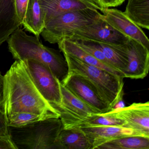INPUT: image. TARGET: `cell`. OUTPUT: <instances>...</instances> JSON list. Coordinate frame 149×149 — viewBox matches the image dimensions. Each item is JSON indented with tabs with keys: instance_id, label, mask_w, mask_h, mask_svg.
<instances>
[{
	"instance_id": "cell-2",
	"label": "cell",
	"mask_w": 149,
	"mask_h": 149,
	"mask_svg": "<svg viewBox=\"0 0 149 149\" xmlns=\"http://www.w3.org/2000/svg\"><path fill=\"white\" fill-rule=\"evenodd\" d=\"M7 41L8 50L15 60L32 59L43 63L61 83L68 76V68L64 57L56 50L43 45L40 37L29 36L19 28Z\"/></svg>"
},
{
	"instance_id": "cell-11",
	"label": "cell",
	"mask_w": 149,
	"mask_h": 149,
	"mask_svg": "<svg viewBox=\"0 0 149 149\" xmlns=\"http://www.w3.org/2000/svg\"><path fill=\"white\" fill-rule=\"evenodd\" d=\"M74 36L113 45H124L129 39L104 20L102 14L94 22L77 30Z\"/></svg>"
},
{
	"instance_id": "cell-16",
	"label": "cell",
	"mask_w": 149,
	"mask_h": 149,
	"mask_svg": "<svg viewBox=\"0 0 149 149\" xmlns=\"http://www.w3.org/2000/svg\"><path fill=\"white\" fill-rule=\"evenodd\" d=\"M22 26L26 31L40 37L45 26V16L39 0H29Z\"/></svg>"
},
{
	"instance_id": "cell-18",
	"label": "cell",
	"mask_w": 149,
	"mask_h": 149,
	"mask_svg": "<svg viewBox=\"0 0 149 149\" xmlns=\"http://www.w3.org/2000/svg\"><path fill=\"white\" fill-rule=\"evenodd\" d=\"M59 141L62 149H92L88 138L80 127L63 128Z\"/></svg>"
},
{
	"instance_id": "cell-24",
	"label": "cell",
	"mask_w": 149,
	"mask_h": 149,
	"mask_svg": "<svg viewBox=\"0 0 149 149\" xmlns=\"http://www.w3.org/2000/svg\"><path fill=\"white\" fill-rule=\"evenodd\" d=\"M29 0H14L15 13L19 24L22 26Z\"/></svg>"
},
{
	"instance_id": "cell-25",
	"label": "cell",
	"mask_w": 149,
	"mask_h": 149,
	"mask_svg": "<svg viewBox=\"0 0 149 149\" xmlns=\"http://www.w3.org/2000/svg\"><path fill=\"white\" fill-rule=\"evenodd\" d=\"M125 0H97L102 8L116 7L121 6Z\"/></svg>"
},
{
	"instance_id": "cell-6",
	"label": "cell",
	"mask_w": 149,
	"mask_h": 149,
	"mask_svg": "<svg viewBox=\"0 0 149 149\" xmlns=\"http://www.w3.org/2000/svg\"><path fill=\"white\" fill-rule=\"evenodd\" d=\"M22 61L42 95L55 109L61 103L60 81L43 63L32 59Z\"/></svg>"
},
{
	"instance_id": "cell-27",
	"label": "cell",
	"mask_w": 149,
	"mask_h": 149,
	"mask_svg": "<svg viewBox=\"0 0 149 149\" xmlns=\"http://www.w3.org/2000/svg\"><path fill=\"white\" fill-rule=\"evenodd\" d=\"M0 149H9V148L5 143L0 141Z\"/></svg>"
},
{
	"instance_id": "cell-26",
	"label": "cell",
	"mask_w": 149,
	"mask_h": 149,
	"mask_svg": "<svg viewBox=\"0 0 149 149\" xmlns=\"http://www.w3.org/2000/svg\"><path fill=\"white\" fill-rule=\"evenodd\" d=\"M3 76L0 72V102L1 101L3 93Z\"/></svg>"
},
{
	"instance_id": "cell-20",
	"label": "cell",
	"mask_w": 149,
	"mask_h": 149,
	"mask_svg": "<svg viewBox=\"0 0 149 149\" xmlns=\"http://www.w3.org/2000/svg\"><path fill=\"white\" fill-rule=\"evenodd\" d=\"M98 149H149V137L139 136H129L105 142Z\"/></svg>"
},
{
	"instance_id": "cell-14",
	"label": "cell",
	"mask_w": 149,
	"mask_h": 149,
	"mask_svg": "<svg viewBox=\"0 0 149 149\" xmlns=\"http://www.w3.org/2000/svg\"><path fill=\"white\" fill-rule=\"evenodd\" d=\"M45 14V24L57 15L81 9H95L102 12L103 8L97 0H39Z\"/></svg>"
},
{
	"instance_id": "cell-9",
	"label": "cell",
	"mask_w": 149,
	"mask_h": 149,
	"mask_svg": "<svg viewBox=\"0 0 149 149\" xmlns=\"http://www.w3.org/2000/svg\"><path fill=\"white\" fill-rule=\"evenodd\" d=\"M102 115L123 120V127L138 131L149 136V103H133L127 107L115 108Z\"/></svg>"
},
{
	"instance_id": "cell-4",
	"label": "cell",
	"mask_w": 149,
	"mask_h": 149,
	"mask_svg": "<svg viewBox=\"0 0 149 149\" xmlns=\"http://www.w3.org/2000/svg\"><path fill=\"white\" fill-rule=\"evenodd\" d=\"M63 128L60 118H54L22 127L9 126V130L17 149H62L59 136Z\"/></svg>"
},
{
	"instance_id": "cell-5",
	"label": "cell",
	"mask_w": 149,
	"mask_h": 149,
	"mask_svg": "<svg viewBox=\"0 0 149 149\" xmlns=\"http://www.w3.org/2000/svg\"><path fill=\"white\" fill-rule=\"evenodd\" d=\"M101 15L99 11L90 8L62 13L46 22L41 35L45 41L58 43L73 36L77 30L94 22Z\"/></svg>"
},
{
	"instance_id": "cell-1",
	"label": "cell",
	"mask_w": 149,
	"mask_h": 149,
	"mask_svg": "<svg viewBox=\"0 0 149 149\" xmlns=\"http://www.w3.org/2000/svg\"><path fill=\"white\" fill-rule=\"evenodd\" d=\"M0 107L6 118L22 112L43 115L48 118L60 117L42 95L22 61L16 60L3 76Z\"/></svg>"
},
{
	"instance_id": "cell-15",
	"label": "cell",
	"mask_w": 149,
	"mask_h": 149,
	"mask_svg": "<svg viewBox=\"0 0 149 149\" xmlns=\"http://www.w3.org/2000/svg\"><path fill=\"white\" fill-rule=\"evenodd\" d=\"M91 40L102 51L111 66L121 73L123 77V73L128 64V52L125 44L113 45Z\"/></svg>"
},
{
	"instance_id": "cell-10",
	"label": "cell",
	"mask_w": 149,
	"mask_h": 149,
	"mask_svg": "<svg viewBox=\"0 0 149 149\" xmlns=\"http://www.w3.org/2000/svg\"><path fill=\"white\" fill-rule=\"evenodd\" d=\"M102 13V18L112 27L149 49V40L146 35L124 12L115 8H104Z\"/></svg>"
},
{
	"instance_id": "cell-22",
	"label": "cell",
	"mask_w": 149,
	"mask_h": 149,
	"mask_svg": "<svg viewBox=\"0 0 149 149\" xmlns=\"http://www.w3.org/2000/svg\"><path fill=\"white\" fill-rule=\"evenodd\" d=\"M47 118H49L43 115L22 112L12 115L7 119L8 126L19 127Z\"/></svg>"
},
{
	"instance_id": "cell-12",
	"label": "cell",
	"mask_w": 149,
	"mask_h": 149,
	"mask_svg": "<svg viewBox=\"0 0 149 149\" xmlns=\"http://www.w3.org/2000/svg\"><path fill=\"white\" fill-rule=\"evenodd\" d=\"M125 45L128 52V64L123 73L124 78L143 79L149 72V49L130 38Z\"/></svg>"
},
{
	"instance_id": "cell-8",
	"label": "cell",
	"mask_w": 149,
	"mask_h": 149,
	"mask_svg": "<svg viewBox=\"0 0 149 149\" xmlns=\"http://www.w3.org/2000/svg\"><path fill=\"white\" fill-rule=\"evenodd\" d=\"M61 83L75 95L98 113H104L110 110L95 88L82 76L68 73V76Z\"/></svg>"
},
{
	"instance_id": "cell-17",
	"label": "cell",
	"mask_w": 149,
	"mask_h": 149,
	"mask_svg": "<svg viewBox=\"0 0 149 149\" xmlns=\"http://www.w3.org/2000/svg\"><path fill=\"white\" fill-rule=\"evenodd\" d=\"M57 44L61 52H66L88 64L102 68L124 78L120 72L104 64L72 41L68 39H64Z\"/></svg>"
},
{
	"instance_id": "cell-23",
	"label": "cell",
	"mask_w": 149,
	"mask_h": 149,
	"mask_svg": "<svg viewBox=\"0 0 149 149\" xmlns=\"http://www.w3.org/2000/svg\"><path fill=\"white\" fill-rule=\"evenodd\" d=\"M0 141L5 143L9 149H17L13 143L10 133L7 119L4 112L0 107Z\"/></svg>"
},
{
	"instance_id": "cell-3",
	"label": "cell",
	"mask_w": 149,
	"mask_h": 149,
	"mask_svg": "<svg viewBox=\"0 0 149 149\" xmlns=\"http://www.w3.org/2000/svg\"><path fill=\"white\" fill-rule=\"evenodd\" d=\"M62 53L68 63V73L80 75L87 79L96 89L110 110L123 100V77L102 68L88 64L66 52Z\"/></svg>"
},
{
	"instance_id": "cell-19",
	"label": "cell",
	"mask_w": 149,
	"mask_h": 149,
	"mask_svg": "<svg viewBox=\"0 0 149 149\" xmlns=\"http://www.w3.org/2000/svg\"><path fill=\"white\" fill-rule=\"evenodd\" d=\"M124 13L135 24L149 29V0H128Z\"/></svg>"
},
{
	"instance_id": "cell-21",
	"label": "cell",
	"mask_w": 149,
	"mask_h": 149,
	"mask_svg": "<svg viewBox=\"0 0 149 149\" xmlns=\"http://www.w3.org/2000/svg\"><path fill=\"white\" fill-rule=\"evenodd\" d=\"M125 123L123 120L110 116L96 113L89 116L82 121L79 127L87 126H123Z\"/></svg>"
},
{
	"instance_id": "cell-13",
	"label": "cell",
	"mask_w": 149,
	"mask_h": 149,
	"mask_svg": "<svg viewBox=\"0 0 149 149\" xmlns=\"http://www.w3.org/2000/svg\"><path fill=\"white\" fill-rule=\"evenodd\" d=\"M80 128L88 138L92 149H97L105 142L124 137L139 136L149 137V136L138 131L123 126H87Z\"/></svg>"
},
{
	"instance_id": "cell-7",
	"label": "cell",
	"mask_w": 149,
	"mask_h": 149,
	"mask_svg": "<svg viewBox=\"0 0 149 149\" xmlns=\"http://www.w3.org/2000/svg\"><path fill=\"white\" fill-rule=\"evenodd\" d=\"M60 88L61 103L55 109L60 114L64 129L79 127L84 119L99 113L75 95L61 82Z\"/></svg>"
}]
</instances>
